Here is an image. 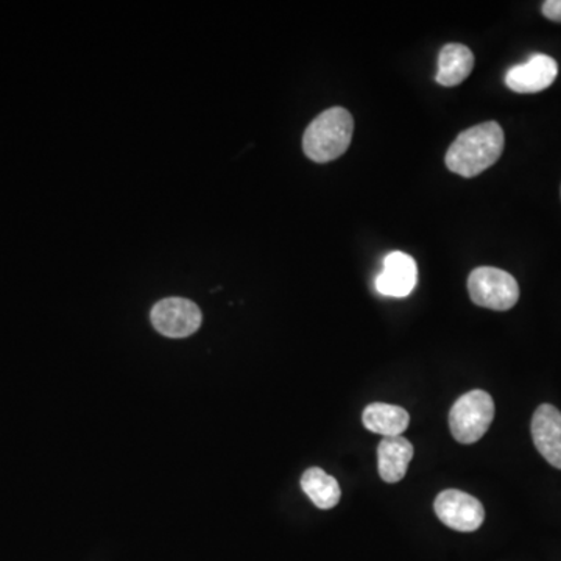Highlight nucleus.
Listing matches in <instances>:
<instances>
[{
  "label": "nucleus",
  "mask_w": 561,
  "mask_h": 561,
  "mask_svg": "<svg viewBox=\"0 0 561 561\" xmlns=\"http://www.w3.org/2000/svg\"><path fill=\"white\" fill-rule=\"evenodd\" d=\"M413 459V446L408 438L384 437L377 448V470L381 479L387 484H397L404 479L409 463Z\"/></svg>",
  "instance_id": "nucleus-10"
},
{
  "label": "nucleus",
  "mask_w": 561,
  "mask_h": 561,
  "mask_svg": "<svg viewBox=\"0 0 561 561\" xmlns=\"http://www.w3.org/2000/svg\"><path fill=\"white\" fill-rule=\"evenodd\" d=\"M419 269L415 259L401 251H394L384 261V270L377 275L376 290L386 297H408L415 289Z\"/></svg>",
  "instance_id": "nucleus-8"
},
{
  "label": "nucleus",
  "mask_w": 561,
  "mask_h": 561,
  "mask_svg": "<svg viewBox=\"0 0 561 561\" xmlns=\"http://www.w3.org/2000/svg\"><path fill=\"white\" fill-rule=\"evenodd\" d=\"M532 438L539 454L557 470H561V412L550 404H541L532 419Z\"/></svg>",
  "instance_id": "nucleus-9"
},
{
  "label": "nucleus",
  "mask_w": 561,
  "mask_h": 561,
  "mask_svg": "<svg viewBox=\"0 0 561 561\" xmlns=\"http://www.w3.org/2000/svg\"><path fill=\"white\" fill-rule=\"evenodd\" d=\"M559 75V64L548 55H534L527 63L514 66L507 72L506 83L518 94L545 91Z\"/></svg>",
  "instance_id": "nucleus-7"
},
{
  "label": "nucleus",
  "mask_w": 561,
  "mask_h": 561,
  "mask_svg": "<svg viewBox=\"0 0 561 561\" xmlns=\"http://www.w3.org/2000/svg\"><path fill=\"white\" fill-rule=\"evenodd\" d=\"M543 14L553 23H561V0H548L543 3Z\"/></svg>",
  "instance_id": "nucleus-14"
},
{
  "label": "nucleus",
  "mask_w": 561,
  "mask_h": 561,
  "mask_svg": "<svg viewBox=\"0 0 561 561\" xmlns=\"http://www.w3.org/2000/svg\"><path fill=\"white\" fill-rule=\"evenodd\" d=\"M503 132L498 122H485L457 136L446 153L449 171L474 178L498 163L503 152Z\"/></svg>",
  "instance_id": "nucleus-1"
},
{
  "label": "nucleus",
  "mask_w": 561,
  "mask_h": 561,
  "mask_svg": "<svg viewBox=\"0 0 561 561\" xmlns=\"http://www.w3.org/2000/svg\"><path fill=\"white\" fill-rule=\"evenodd\" d=\"M434 509L438 520L457 532H474L484 524V506L465 491H441L435 499Z\"/></svg>",
  "instance_id": "nucleus-6"
},
{
  "label": "nucleus",
  "mask_w": 561,
  "mask_h": 561,
  "mask_svg": "<svg viewBox=\"0 0 561 561\" xmlns=\"http://www.w3.org/2000/svg\"><path fill=\"white\" fill-rule=\"evenodd\" d=\"M495 419V401L487 391L473 390L457 399L449 412V427L459 444L479 441Z\"/></svg>",
  "instance_id": "nucleus-3"
},
{
  "label": "nucleus",
  "mask_w": 561,
  "mask_h": 561,
  "mask_svg": "<svg viewBox=\"0 0 561 561\" xmlns=\"http://www.w3.org/2000/svg\"><path fill=\"white\" fill-rule=\"evenodd\" d=\"M354 121L350 111L334 107L316 116L306 128L303 150L314 163H329L350 149Z\"/></svg>",
  "instance_id": "nucleus-2"
},
{
  "label": "nucleus",
  "mask_w": 561,
  "mask_h": 561,
  "mask_svg": "<svg viewBox=\"0 0 561 561\" xmlns=\"http://www.w3.org/2000/svg\"><path fill=\"white\" fill-rule=\"evenodd\" d=\"M362 421L370 433L384 435V437H398L408 429L410 415L408 410L399 406L374 402L363 410Z\"/></svg>",
  "instance_id": "nucleus-12"
},
{
  "label": "nucleus",
  "mask_w": 561,
  "mask_h": 561,
  "mask_svg": "<svg viewBox=\"0 0 561 561\" xmlns=\"http://www.w3.org/2000/svg\"><path fill=\"white\" fill-rule=\"evenodd\" d=\"M474 67V55L466 46L446 45L438 55V72L435 80L446 88L460 85L470 77Z\"/></svg>",
  "instance_id": "nucleus-11"
},
{
  "label": "nucleus",
  "mask_w": 561,
  "mask_h": 561,
  "mask_svg": "<svg viewBox=\"0 0 561 561\" xmlns=\"http://www.w3.org/2000/svg\"><path fill=\"white\" fill-rule=\"evenodd\" d=\"M301 488L319 509L329 510L340 502L339 482L322 467H309L301 477Z\"/></svg>",
  "instance_id": "nucleus-13"
},
{
  "label": "nucleus",
  "mask_w": 561,
  "mask_h": 561,
  "mask_svg": "<svg viewBox=\"0 0 561 561\" xmlns=\"http://www.w3.org/2000/svg\"><path fill=\"white\" fill-rule=\"evenodd\" d=\"M467 292L474 304L491 311H509L520 300V286L501 269L479 267L467 278Z\"/></svg>",
  "instance_id": "nucleus-4"
},
{
  "label": "nucleus",
  "mask_w": 561,
  "mask_h": 561,
  "mask_svg": "<svg viewBox=\"0 0 561 561\" xmlns=\"http://www.w3.org/2000/svg\"><path fill=\"white\" fill-rule=\"evenodd\" d=\"M152 325L158 333L171 339H185L192 336L201 326L199 306L186 298H165L153 306Z\"/></svg>",
  "instance_id": "nucleus-5"
}]
</instances>
